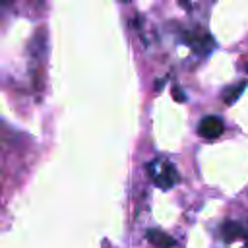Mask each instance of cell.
Segmentation results:
<instances>
[{
    "label": "cell",
    "instance_id": "obj_6",
    "mask_svg": "<svg viewBox=\"0 0 248 248\" xmlns=\"http://www.w3.org/2000/svg\"><path fill=\"white\" fill-rule=\"evenodd\" d=\"M244 89H246V81H240V83H236V85H232V87H227V89L223 91V101H225L227 105H232V103L242 95Z\"/></svg>",
    "mask_w": 248,
    "mask_h": 248
},
{
    "label": "cell",
    "instance_id": "obj_7",
    "mask_svg": "<svg viewBox=\"0 0 248 248\" xmlns=\"http://www.w3.org/2000/svg\"><path fill=\"white\" fill-rule=\"evenodd\" d=\"M172 97H174L178 103H184V101H186V95H184V91H182L178 85H174V87H172Z\"/></svg>",
    "mask_w": 248,
    "mask_h": 248
},
{
    "label": "cell",
    "instance_id": "obj_2",
    "mask_svg": "<svg viewBox=\"0 0 248 248\" xmlns=\"http://www.w3.org/2000/svg\"><path fill=\"white\" fill-rule=\"evenodd\" d=\"M223 120L219 118V116H213V114H209V116H203L202 120H200V126H198V132H200V136L202 138H205V140H215V138H219L221 134H223Z\"/></svg>",
    "mask_w": 248,
    "mask_h": 248
},
{
    "label": "cell",
    "instance_id": "obj_1",
    "mask_svg": "<svg viewBox=\"0 0 248 248\" xmlns=\"http://www.w3.org/2000/svg\"><path fill=\"white\" fill-rule=\"evenodd\" d=\"M147 169H149V174H151L153 182L163 190H167V188H170L178 182V172H176L174 165L169 163V161H161V159L151 161L147 165Z\"/></svg>",
    "mask_w": 248,
    "mask_h": 248
},
{
    "label": "cell",
    "instance_id": "obj_3",
    "mask_svg": "<svg viewBox=\"0 0 248 248\" xmlns=\"http://www.w3.org/2000/svg\"><path fill=\"white\" fill-rule=\"evenodd\" d=\"M147 240H149L155 248H172V246H174V238L169 236L167 232L159 231V229H149V231H147Z\"/></svg>",
    "mask_w": 248,
    "mask_h": 248
},
{
    "label": "cell",
    "instance_id": "obj_9",
    "mask_svg": "<svg viewBox=\"0 0 248 248\" xmlns=\"http://www.w3.org/2000/svg\"><path fill=\"white\" fill-rule=\"evenodd\" d=\"M246 72H248V64H246Z\"/></svg>",
    "mask_w": 248,
    "mask_h": 248
},
{
    "label": "cell",
    "instance_id": "obj_5",
    "mask_svg": "<svg viewBox=\"0 0 248 248\" xmlns=\"http://www.w3.org/2000/svg\"><path fill=\"white\" fill-rule=\"evenodd\" d=\"M221 232H223L225 242H232V240H236V238H240V236L244 234V229H242L238 223H234V221H227V223L221 227Z\"/></svg>",
    "mask_w": 248,
    "mask_h": 248
},
{
    "label": "cell",
    "instance_id": "obj_4",
    "mask_svg": "<svg viewBox=\"0 0 248 248\" xmlns=\"http://www.w3.org/2000/svg\"><path fill=\"white\" fill-rule=\"evenodd\" d=\"M186 41L192 45V48H196V50H200V52H207V50H211L213 48V41H211V37L209 35H205V33H190V35H186Z\"/></svg>",
    "mask_w": 248,
    "mask_h": 248
},
{
    "label": "cell",
    "instance_id": "obj_8",
    "mask_svg": "<svg viewBox=\"0 0 248 248\" xmlns=\"http://www.w3.org/2000/svg\"><path fill=\"white\" fill-rule=\"evenodd\" d=\"M14 0H0V6H6V4H12Z\"/></svg>",
    "mask_w": 248,
    "mask_h": 248
}]
</instances>
